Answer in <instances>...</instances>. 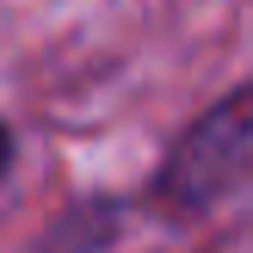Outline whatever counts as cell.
<instances>
[{
    "instance_id": "6da1fadb",
    "label": "cell",
    "mask_w": 253,
    "mask_h": 253,
    "mask_svg": "<svg viewBox=\"0 0 253 253\" xmlns=\"http://www.w3.org/2000/svg\"><path fill=\"white\" fill-rule=\"evenodd\" d=\"M247 173H253V81L222 93L167 142V155L148 173L142 204L167 222H192L216 210L235 185H247Z\"/></svg>"
},
{
    "instance_id": "3957f363",
    "label": "cell",
    "mask_w": 253,
    "mask_h": 253,
    "mask_svg": "<svg viewBox=\"0 0 253 253\" xmlns=\"http://www.w3.org/2000/svg\"><path fill=\"white\" fill-rule=\"evenodd\" d=\"M12 161H19V136H12V124L0 118V179L12 173Z\"/></svg>"
},
{
    "instance_id": "7a4b0ae2",
    "label": "cell",
    "mask_w": 253,
    "mask_h": 253,
    "mask_svg": "<svg viewBox=\"0 0 253 253\" xmlns=\"http://www.w3.org/2000/svg\"><path fill=\"white\" fill-rule=\"evenodd\" d=\"M130 229V198L118 192H81L37 229L25 253H111Z\"/></svg>"
}]
</instances>
